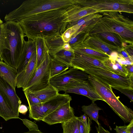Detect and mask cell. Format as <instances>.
<instances>
[{"mask_svg": "<svg viewBox=\"0 0 133 133\" xmlns=\"http://www.w3.org/2000/svg\"><path fill=\"white\" fill-rule=\"evenodd\" d=\"M36 61V51L26 66L18 74L16 80V87L18 88H23L31 80L37 69Z\"/></svg>", "mask_w": 133, "mask_h": 133, "instance_id": "2e32d148", "label": "cell"}, {"mask_svg": "<svg viewBox=\"0 0 133 133\" xmlns=\"http://www.w3.org/2000/svg\"><path fill=\"white\" fill-rule=\"evenodd\" d=\"M98 133H110L107 130L104 128L100 124L98 125V127H96Z\"/></svg>", "mask_w": 133, "mask_h": 133, "instance_id": "ab89813d", "label": "cell"}, {"mask_svg": "<svg viewBox=\"0 0 133 133\" xmlns=\"http://www.w3.org/2000/svg\"><path fill=\"white\" fill-rule=\"evenodd\" d=\"M0 116L6 121L14 118L21 119L8 104L0 91Z\"/></svg>", "mask_w": 133, "mask_h": 133, "instance_id": "d4e9b609", "label": "cell"}, {"mask_svg": "<svg viewBox=\"0 0 133 133\" xmlns=\"http://www.w3.org/2000/svg\"><path fill=\"white\" fill-rule=\"evenodd\" d=\"M75 3L97 13L109 11L133 13V0H74Z\"/></svg>", "mask_w": 133, "mask_h": 133, "instance_id": "8992f818", "label": "cell"}, {"mask_svg": "<svg viewBox=\"0 0 133 133\" xmlns=\"http://www.w3.org/2000/svg\"><path fill=\"white\" fill-rule=\"evenodd\" d=\"M118 54L121 55L124 58L130 57L133 58V57L130 56L124 48L121 51L118 52Z\"/></svg>", "mask_w": 133, "mask_h": 133, "instance_id": "7bdbcfd3", "label": "cell"}, {"mask_svg": "<svg viewBox=\"0 0 133 133\" xmlns=\"http://www.w3.org/2000/svg\"><path fill=\"white\" fill-rule=\"evenodd\" d=\"M59 92L56 88L50 84L45 88L32 93L43 103L56 96L59 94Z\"/></svg>", "mask_w": 133, "mask_h": 133, "instance_id": "44dd1931", "label": "cell"}, {"mask_svg": "<svg viewBox=\"0 0 133 133\" xmlns=\"http://www.w3.org/2000/svg\"><path fill=\"white\" fill-rule=\"evenodd\" d=\"M88 80L97 93L125 123L133 119L132 110L123 104L113 93L112 88L90 75Z\"/></svg>", "mask_w": 133, "mask_h": 133, "instance_id": "5b68a950", "label": "cell"}, {"mask_svg": "<svg viewBox=\"0 0 133 133\" xmlns=\"http://www.w3.org/2000/svg\"><path fill=\"white\" fill-rule=\"evenodd\" d=\"M127 125L118 126H116L114 129L117 133H128L127 130Z\"/></svg>", "mask_w": 133, "mask_h": 133, "instance_id": "74e56055", "label": "cell"}, {"mask_svg": "<svg viewBox=\"0 0 133 133\" xmlns=\"http://www.w3.org/2000/svg\"><path fill=\"white\" fill-rule=\"evenodd\" d=\"M80 28V27L76 25L66 29L61 35L64 42H68L72 35L76 32Z\"/></svg>", "mask_w": 133, "mask_h": 133, "instance_id": "d6a6232c", "label": "cell"}, {"mask_svg": "<svg viewBox=\"0 0 133 133\" xmlns=\"http://www.w3.org/2000/svg\"><path fill=\"white\" fill-rule=\"evenodd\" d=\"M72 5L33 15L22 19L18 22L25 37L33 40L62 35L66 29Z\"/></svg>", "mask_w": 133, "mask_h": 133, "instance_id": "6da1fadb", "label": "cell"}, {"mask_svg": "<svg viewBox=\"0 0 133 133\" xmlns=\"http://www.w3.org/2000/svg\"><path fill=\"white\" fill-rule=\"evenodd\" d=\"M0 61H3V60L2 58V57L0 55Z\"/></svg>", "mask_w": 133, "mask_h": 133, "instance_id": "c3c4849f", "label": "cell"}, {"mask_svg": "<svg viewBox=\"0 0 133 133\" xmlns=\"http://www.w3.org/2000/svg\"><path fill=\"white\" fill-rule=\"evenodd\" d=\"M72 100L69 95L59 94L56 96L46 102L30 107L28 106L29 117L37 121H42L50 111Z\"/></svg>", "mask_w": 133, "mask_h": 133, "instance_id": "9c48e42d", "label": "cell"}, {"mask_svg": "<svg viewBox=\"0 0 133 133\" xmlns=\"http://www.w3.org/2000/svg\"><path fill=\"white\" fill-rule=\"evenodd\" d=\"M28 111V108L26 106L24 105L21 104L20 106L19 109V112L25 115Z\"/></svg>", "mask_w": 133, "mask_h": 133, "instance_id": "f35d334b", "label": "cell"}, {"mask_svg": "<svg viewBox=\"0 0 133 133\" xmlns=\"http://www.w3.org/2000/svg\"><path fill=\"white\" fill-rule=\"evenodd\" d=\"M61 35H59L44 39L49 55L54 54L63 49V46L65 43L62 39Z\"/></svg>", "mask_w": 133, "mask_h": 133, "instance_id": "cb8c5ba5", "label": "cell"}, {"mask_svg": "<svg viewBox=\"0 0 133 133\" xmlns=\"http://www.w3.org/2000/svg\"><path fill=\"white\" fill-rule=\"evenodd\" d=\"M116 89L127 96L130 100L131 102H133V90L121 88H115Z\"/></svg>", "mask_w": 133, "mask_h": 133, "instance_id": "8d00e7d4", "label": "cell"}, {"mask_svg": "<svg viewBox=\"0 0 133 133\" xmlns=\"http://www.w3.org/2000/svg\"><path fill=\"white\" fill-rule=\"evenodd\" d=\"M97 13L94 9L84 8L75 3L68 17L69 23L76 21L87 15Z\"/></svg>", "mask_w": 133, "mask_h": 133, "instance_id": "ffe728a7", "label": "cell"}, {"mask_svg": "<svg viewBox=\"0 0 133 133\" xmlns=\"http://www.w3.org/2000/svg\"><path fill=\"white\" fill-rule=\"evenodd\" d=\"M24 93L28 102L29 106H34L41 103L33 93L26 92H24Z\"/></svg>", "mask_w": 133, "mask_h": 133, "instance_id": "836d02e7", "label": "cell"}, {"mask_svg": "<svg viewBox=\"0 0 133 133\" xmlns=\"http://www.w3.org/2000/svg\"><path fill=\"white\" fill-rule=\"evenodd\" d=\"M69 67L65 64L51 58L50 67V78L66 71Z\"/></svg>", "mask_w": 133, "mask_h": 133, "instance_id": "83f0119b", "label": "cell"}, {"mask_svg": "<svg viewBox=\"0 0 133 133\" xmlns=\"http://www.w3.org/2000/svg\"><path fill=\"white\" fill-rule=\"evenodd\" d=\"M36 51V45L34 40L28 39V41H25L17 68L18 73L26 66Z\"/></svg>", "mask_w": 133, "mask_h": 133, "instance_id": "e0dca14e", "label": "cell"}, {"mask_svg": "<svg viewBox=\"0 0 133 133\" xmlns=\"http://www.w3.org/2000/svg\"><path fill=\"white\" fill-rule=\"evenodd\" d=\"M127 130L128 133H133V119L127 125Z\"/></svg>", "mask_w": 133, "mask_h": 133, "instance_id": "60d3db41", "label": "cell"}, {"mask_svg": "<svg viewBox=\"0 0 133 133\" xmlns=\"http://www.w3.org/2000/svg\"><path fill=\"white\" fill-rule=\"evenodd\" d=\"M119 12H103L102 17L98 19L96 24L87 34L109 32L116 35L122 43L133 44V21Z\"/></svg>", "mask_w": 133, "mask_h": 133, "instance_id": "7a4b0ae2", "label": "cell"}, {"mask_svg": "<svg viewBox=\"0 0 133 133\" xmlns=\"http://www.w3.org/2000/svg\"><path fill=\"white\" fill-rule=\"evenodd\" d=\"M3 21L0 18V25H2L3 24Z\"/></svg>", "mask_w": 133, "mask_h": 133, "instance_id": "7dc6e473", "label": "cell"}, {"mask_svg": "<svg viewBox=\"0 0 133 133\" xmlns=\"http://www.w3.org/2000/svg\"><path fill=\"white\" fill-rule=\"evenodd\" d=\"M75 4L74 0H28L6 14V22H18L23 18L48 10L64 8Z\"/></svg>", "mask_w": 133, "mask_h": 133, "instance_id": "277c9868", "label": "cell"}, {"mask_svg": "<svg viewBox=\"0 0 133 133\" xmlns=\"http://www.w3.org/2000/svg\"><path fill=\"white\" fill-rule=\"evenodd\" d=\"M78 117L79 133H90L91 122L89 117L84 114Z\"/></svg>", "mask_w": 133, "mask_h": 133, "instance_id": "f546056e", "label": "cell"}, {"mask_svg": "<svg viewBox=\"0 0 133 133\" xmlns=\"http://www.w3.org/2000/svg\"><path fill=\"white\" fill-rule=\"evenodd\" d=\"M102 16V15L98 14H93L87 15L76 21L69 23L67 26L66 29L76 25L80 28L81 26L88 22L93 19L101 17Z\"/></svg>", "mask_w": 133, "mask_h": 133, "instance_id": "1f68e13d", "label": "cell"}, {"mask_svg": "<svg viewBox=\"0 0 133 133\" xmlns=\"http://www.w3.org/2000/svg\"><path fill=\"white\" fill-rule=\"evenodd\" d=\"M62 126L63 129V133H79L78 117L75 116L62 124Z\"/></svg>", "mask_w": 133, "mask_h": 133, "instance_id": "f1b7e54d", "label": "cell"}, {"mask_svg": "<svg viewBox=\"0 0 133 133\" xmlns=\"http://www.w3.org/2000/svg\"><path fill=\"white\" fill-rule=\"evenodd\" d=\"M0 91L8 104L19 117L18 109L22 103L20 99L16 94L15 90L1 77Z\"/></svg>", "mask_w": 133, "mask_h": 133, "instance_id": "5bb4252c", "label": "cell"}, {"mask_svg": "<svg viewBox=\"0 0 133 133\" xmlns=\"http://www.w3.org/2000/svg\"><path fill=\"white\" fill-rule=\"evenodd\" d=\"M75 117L70 102H69L49 112L42 121L50 125L62 124Z\"/></svg>", "mask_w": 133, "mask_h": 133, "instance_id": "7c38bea8", "label": "cell"}, {"mask_svg": "<svg viewBox=\"0 0 133 133\" xmlns=\"http://www.w3.org/2000/svg\"><path fill=\"white\" fill-rule=\"evenodd\" d=\"M62 91L67 94L72 93L85 96L92 102L98 100L104 101L88 80L70 83L65 87Z\"/></svg>", "mask_w": 133, "mask_h": 133, "instance_id": "4fadbf2b", "label": "cell"}, {"mask_svg": "<svg viewBox=\"0 0 133 133\" xmlns=\"http://www.w3.org/2000/svg\"><path fill=\"white\" fill-rule=\"evenodd\" d=\"M3 24L5 43L0 55L5 63L17 69L25 41V35L18 22H6Z\"/></svg>", "mask_w": 133, "mask_h": 133, "instance_id": "3957f363", "label": "cell"}, {"mask_svg": "<svg viewBox=\"0 0 133 133\" xmlns=\"http://www.w3.org/2000/svg\"><path fill=\"white\" fill-rule=\"evenodd\" d=\"M23 124L29 129V131H39L38 125L35 122L26 119H21Z\"/></svg>", "mask_w": 133, "mask_h": 133, "instance_id": "e575fe53", "label": "cell"}, {"mask_svg": "<svg viewBox=\"0 0 133 133\" xmlns=\"http://www.w3.org/2000/svg\"><path fill=\"white\" fill-rule=\"evenodd\" d=\"M103 62L111 72L114 74L123 77L129 75L133 76V75L129 74L124 65L120 64L116 60L114 61L108 58Z\"/></svg>", "mask_w": 133, "mask_h": 133, "instance_id": "603a6c76", "label": "cell"}, {"mask_svg": "<svg viewBox=\"0 0 133 133\" xmlns=\"http://www.w3.org/2000/svg\"><path fill=\"white\" fill-rule=\"evenodd\" d=\"M36 48L37 68L43 62L48 53V50L43 38H37L34 40Z\"/></svg>", "mask_w": 133, "mask_h": 133, "instance_id": "7402d4cb", "label": "cell"}, {"mask_svg": "<svg viewBox=\"0 0 133 133\" xmlns=\"http://www.w3.org/2000/svg\"><path fill=\"white\" fill-rule=\"evenodd\" d=\"M69 69L58 75L50 78V84L59 91L69 84L88 80V74L83 71L70 67Z\"/></svg>", "mask_w": 133, "mask_h": 133, "instance_id": "30bf717a", "label": "cell"}, {"mask_svg": "<svg viewBox=\"0 0 133 133\" xmlns=\"http://www.w3.org/2000/svg\"><path fill=\"white\" fill-rule=\"evenodd\" d=\"M5 29L3 24L0 25V55L3 50L5 43Z\"/></svg>", "mask_w": 133, "mask_h": 133, "instance_id": "d590c367", "label": "cell"}, {"mask_svg": "<svg viewBox=\"0 0 133 133\" xmlns=\"http://www.w3.org/2000/svg\"><path fill=\"white\" fill-rule=\"evenodd\" d=\"M23 133H44L41 131H29L28 132H24Z\"/></svg>", "mask_w": 133, "mask_h": 133, "instance_id": "bcb514c9", "label": "cell"}, {"mask_svg": "<svg viewBox=\"0 0 133 133\" xmlns=\"http://www.w3.org/2000/svg\"><path fill=\"white\" fill-rule=\"evenodd\" d=\"M51 57L48 54L43 62L37 68L30 81L23 91L33 93L44 89L50 84V67Z\"/></svg>", "mask_w": 133, "mask_h": 133, "instance_id": "ba28073f", "label": "cell"}, {"mask_svg": "<svg viewBox=\"0 0 133 133\" xmlns=\"http://www.w3.org/2000/svg\"><path fill=\"white\" fill-rule=\"evenodd\" d=\"M96 34L103 39H105L112 43L115 45L120 47L122 46V43L116 35L109 32H101Z\"/></svg>", "mask_w": 133, "mask_h": 133, "instance_id": "4dcf8cb0", "label": "cell"}, {"mask_svg": "<svg viewBox=\"0 0 133 133\" xmlns=\"http://www.w3.org/2000/svg\"><path fill=\"white\" fill-rule=\"evenodd\" d=\"M128 70L129 74L133 75V65H124Z\"/></svg>", "mask_w": 133, "mask_h": 133, "instance_id": "f6af8a7d", "label": "cell"}, {"mask_svg": "<svg viewBox=\"0 0 133 133\" xmlns=\"http://www.w3.org/2000/svg\"><path fill=\"white\" fill-rule=\"evenodd\" d=\"M118 53L115 51L112 52L109 55V59L112 61H114L116 60L118 56Z\"/></svg>", "mask_w": 133, "mask_h": 133, "instance_id": "b9f144b4", "label": "cell"}, {"mask_svg": "<svg viewBox=\"0 0 133 133\" xmlns=\"http://www.w3.org/2000/svg\"><path fill=\"white\" fill-rule=\"evenodd\" d=\"M81 108L82 111L88 115L90 121H94L98 125L100 124L98 121V112L102 109L98 107L94 102H92L88 105H83Z\"/></svg>", "mask_w": 133, "mask_h": 133, "instance_id": "4316f807", "label": "cell"}, {"mask_svg": "<svg viewBox=\"0 0 133 133\" xmlns=\"http://www.w3.org/2000/svg\"><path fill=\"white\" fill-rule=\"evenodd\" d=\"M74 52V57L71 61L70 67L82 71L86 67L94 66L111 72L110 70L104 64L103 62L82 54Z\"/></svg>", "mask_w": 133, "mask_h": 133, "instance_id": "9a60e30c", "label": "cell"}, {"mask_svg": "<svg viewBox=\"0 0 133 133\" xmlns=\"http://www.w3.org/2000/svg\"><path fill=\"white\" fill-rule=\"evenodd\" d=\"M17 69L10 66L3 61H0V77H2L15 90L16 87V78Z\"/></svg>", "mask_w": 133, "mask_h": 133, "instance_id": "ac0fdd59", "label": "cell"}, {"mask_svg": "<svg viewBox=\"0 0 133 133\" xmlns=\"http://www.w3.org/2000/svg\"><path fill=\"white\" fill-rule=\"evenodd\" d=\"M63 49L68 51H73V49L72 48L70 45L68 43H65L63 46Z\"/></svg>", "mask_w": 133, "mask_h": 133, "instance_id": "ee69618b", "label": "cell"}, {"mask_svg": "<svg viewBox=\"0 0 133 133\" xmlns=\"http://www.w3.org/2000/svg\"><path fill=\"white\" fill-rule=\"evenodd\" d=\"M79 43L89 49L105 53L109 56L112 52L116 51L118 53L123 49L122 47L106 42L96 34H85Z\"/></svg>", "mask_w": 133, "mask_h": 133, "instance_id": "8fae6325", "label": "cell"}, {"mask_svg": "<svg viewBox=\"0 0 133 133\" xmlns=\"http://www.w3.org/2000/svg\"><path fill=\"white\" fill-rule=\"evenodd\" d=\"M82 71L114 89L119 88L133 90V76L123 77L94 66L86 67Z\"/></svg>", "mask_w": 133, "mask_h": 133, "instance_id": "52a82bcc", "label": "cell"}, {"mask_svg": "<svg viewBox=\"0 0 133 133\" xmlns=\"http://www.w3.org/2000/svg\"><path fill=\"white\" fill-rule=\"evenodd\" d=\"M51 58L62 62L69 67L74 57V51H68L63 49L50 55Z\"/></svg>", "mask_w": 133, "mask_h": 133, "instance_id": "484cf974", "label": "cell"}, {"mask_svg": "<svg viewBox=\"0 0 133 133\" xmlns=\"http://www.w3.org/2000/svg\"><path fill=\"white\" fill-rule=\"evenodd\" d=\"M71 48L74 52L91 57L103 62L109 57V55L105 53L89 49L80 43H78Z\"/></svg>", "mask_w": 133, "mask_h": 133, "instance_id": "d6986e66", "label": "cell"}]
</instances>
